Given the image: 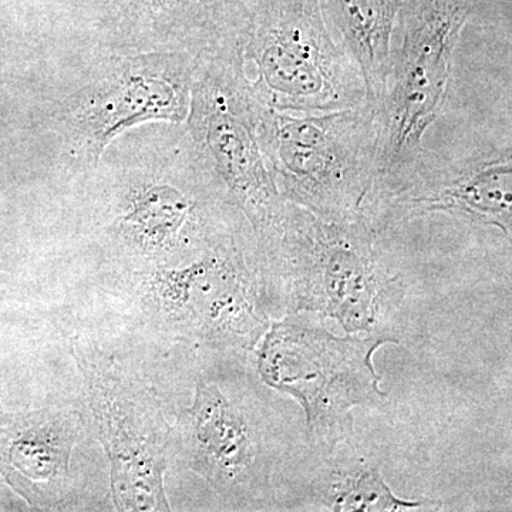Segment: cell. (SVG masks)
<instances>
[{"label":"cell","mask_w":512,"mask_h":512,"mask_svg":"<svg viewBox=\"0 0 512 512\" xmlns=\"http://www.w3.org/2000/svg\"><path fill=\"white\" fill-rule=\"evenodd\" d=\"M168 140L164 150L146 147L140 163L114 170L99 228L114 274L183 264L241 227L187 130Z\"/></svg>","instance_id":"cell-1"},{"label":"cell","mask_w":512,"mask_h":512,"mask_svg":"<svg viewBox=\"0 0 512 512\" xmlns=\"http://www.w3.org/2000/svg\"><path fill=\"white\" fill-rule=\"evenodd\" d=\"M254 242L262 289L286 311L335 319L348 335L376 332L397 279L380 261L369 217L329 222L285 201Z\"/></svg>","instance_id":"cell-2"},{"label":"cell","mask_w":512,"mask_h":512,"mask_svg":"<svg viewBox=\"0 0 512 512\" xmlns=\"http://www.w3.org/2000/svg\"><path fill=\"white\" fill-rule=\"evenodd\" d=\"M241 228L183 264L114 274L128 311L158 338L215 353L254 352L271 326L255 242Z\"/></svg>","instance_id":"cell-3"},{"label":"cell","mask_w":512,"mask_h":512,"mask_svg":"<svg viewBox=\"0 0 512 512\" xmlns=\"http://www.w3.org/2000/svg\"><path fill=\"white\" fill-rule=\"evenodd\" d=\"M256 119L266 163L285 201L329 222L369 217L376 187V104L295 114L258 103Z\"/></svg>","instance_id":"cell-4"},{"label":"cell","mask_w":512,"mask_h":512,"mask_svg":"<svg viewBox=\"0 0 512 512\" xmlns=\"http://www.w3.org/2000/svg\"><path fill=\"white\" fill-rule=\"evenodd\" d=\"M470 0H404L400 45L392 50L386 93L377 104L376 187L379 207L427 153V130L447 99L451 69Z\"/></svg>","instance_id":"cell-5"},{"label":"cell","mask_w":512,"mask_h":512,"mask_svg":"<svg viewBox=\"0 0 512 512\" xmlns=\"http://www.w3.org/2000/svg\"><path fill=\"white\" fill-rule=\"evenodd\" d=\"M200 57L185 52H114L82 86L57 101L49 128L63 160L96 170L117 138L148 123L184 126Z\"/></svg>","instance_id":"cell-6"},{"label":"cell","mask_w":512,"mask_h":512,"mask_svg":"<svg viewBox=\"0 0 512 512\" xmlns=\"http://www.w3.org/2000/svg\"><path fill=\"white\" fill-rule=\"evenodd\" d=\"M254 349L256 369L271 389L298 400L313 446L328 450L352 441L353 410L382 404L373 355L386 343L382 333L365 338L332 335L291 318L271 323Z\"/></svg>","instance_id":"cell-7"},{"label":"cell","mask_w":512,"mask_h":512,"mask_svg":"<svg viewBox=\"0 0 512 512\" xmlns=\"http://www.w3.org/2000/svg\"><path fill=\"white\" fill-rule=\"evenodd\" d=\"M256 106L244 43L200 57L185 130L254 241L271 229L285 205L259 143Z\"/></svg>","instance_id":"cell-8"},{"label":"cell","mask_w":512,"mask_h":512,"mask_svg":"<svg viewBox=\"0 0 512 512\" xmlns=\"http://www.w3.org/2000/svg\"><path fill=\"white\" fill-rule=\"evenodd\" d=\"M252 92L282 113L349 109L366 101L362 73L326 25L320 0H261L244 37Z\"/></svg>","instance_id":"cell-9"},{"label":"cell","mask_w":512,"mask_h":512,"mask_svg":"<svg viewBox=\"0 0 512 512\" xmlns=\"http://www.w3.org/2000/svg\"><path fill=\"white\" fill-rule=\"evenodd\" d=\"M72 355L83 377L93 430L110 463L117 511H171L164 474L173 426L153 384L93 340L74 338Z\"/></svg>","instance_id":"cell-10"},{"label":"cell","mask_w":512,"mask_h":512,"mask_svg":"<svg viewBox=\"0 0 512 512\" xmlns=\"http://www.w3.org/2000/svg\"><path fill=\"white\" fill-rule=\"evenodd\" d=\"M171 457L242 510L272 497L275 461L264 417L220 376L198 377L192 403L175 419Z\"/></svg>","instance_id":"cell-11"},{"label":"cell","mask_w":512,"mask_h":512,"mask_svg":"<svg viewBox=\"0 0 512 512\" xmlns=\"http://www.w3.org/2000/svg\"><path fill=\"white\" fill-rule=\"evenodd\" d=\"M383 220H412L423 215H454L494 227L511 239V148L476 156L441 158L427 151L416 170L379 204Z\"/></svg>","instance_id":"cell-12"},{"label":"cell","mask_w":512,"mask_h":512,"mask_svg":"<svg viewBox=\"0 0 512 512\" xmlns=\"http://www.w3.org/2000/svg\"><path fill=\"white\" fill-rule=\"evenodd\" d=\"M89 420L73 404L9 414L0 419V473L36 510L77 504L73 453L89 439Z\"/></svg>","instance_id":"cell-13"},{"label":"cell","mask_w":512,"mask_h":512,"mask_svg":"<svg viewBox=\"0 0 512 512\" xmlns=\"http://www.w3.org/2000/svg\"><path fill=\"white\" fill-rule=\"evenodd\" d=\"M116 52L197 57L244 43L251 10L239 0H107Z\"/></svg>","instance_id":"cell-14"},{"label":"cell","mask_w":512,"mask_h":512,"mask_svg":"<svg viewBox=\"0 0 512 512\" xmlns=\"http://www.w3.org/2000/svg\"><path fill=\"white\" fill-rule=\"evenodd\" d=\"M309 481L303 495L311 510L332 512H399L424 507L420 501L400 500L380 473L377 461L357 456L352 441L336 446Z\"/></svg>","instance_id":"cell-15"},{"label":"cell","mask_w":512,"mask_h":512,"mask_svg":"<svg viewBox=\"0 0 512 512\" xmlns=\"http://www.w3.org/2000/svg\"><path fill=\"white\" fill-rule=\"evenodd\" d=\"M404 0H330L339 43L362 73L366 101L379 104L386 93L392 37Z\"/></svg>","instance_id":"cell-16"}]
</instances>
